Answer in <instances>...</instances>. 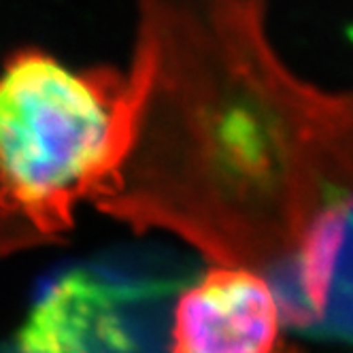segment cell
I'll use <instances>...</instances> for the list:
<instances>
[{
    "instance_id": "6da1fadb",
    "label": "cell",
    "mask_w": 353,
    "mask_h": 353,
    "mask_svg": "<svg viewBox=\"0 0 353 353\" xmlns=\"http://www.w3.org/2000/svg\"><path fill=\"white\" fill-rule=\"evenodd\" d=\"M266 0H141L134 125L96 207L164 230L281 296L317 221L353 203V90L305 81L268 37Z\"/></svg>"
},
{
    "instance_id": "7a4b0ae2",
    "label": "cell",
    "mask_w": 353,
    "mask_h": 353,
    "mask_svg": "<svg viewBox=\"0 0 353 353\" xmlns=\"http://www.w3.org/2000/svg\"><path fill=\"white\" fill-rule=\"evenodd\" d=\"M132 125L128 72L13 52L0 70V258L60 241L81 205L111 198Z\"/></svg>"
},
{
    "instance_id": "3957f363",
    "label": "cell",
    "mask_w": 353,
    "mask_h": 353,
    "mask_svg": "<svg viewBox=\"0 0 353 353\" xmlns=\"http://www.w3.org/2000/svg\"><path fill=\"white\" fill-rule=\"evenodd\" d=\"M281 313L262 274L211 264L174 302L168 353H270Z\"/></svg>"
},
{
    "instance_id": "277c9868",
    "label": "cell",
    "mask_w": 353,
    "mask_h": 353,
    "mask_svg": "<svg viewBox=\"0 0 353 353\" xmlns=\"http://www.w3.org/2000/svg\"><path fill=\"white\" fill-rule=\"evenodd\" d=\"M276 305L288 330L353 345V203L317 221Z\"/></svg>"
},
{
    "instance_id": "5b68a950",
    "label": "cell",
    "mask_w": 353,
    "mask_h": 353,
    "mask_svg": "<svg viewBox=\"0 0 353 353\" xmlns=\"http://www.w3.org/2000/svg\"><path fill=\"white\" fill-rule=\"evenodd\" d=\"M270 353H302L298 347H294V345H290V343H283V341H279V345H276Z\"/></svg>"
}]
</instances>
